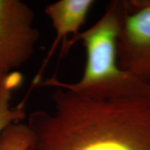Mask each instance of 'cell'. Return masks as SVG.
<instances>
[{
    "label": "cell",
    "instance_id": "obj_2",
    "mask_svg": "<svg viewBox=\"0 0 150 150\" xmlns=\"http://www.w3.org/2000/svg\"><path fill=\"white\" fill-rule=\"evenodd\" d=\"M125 13V1H111L92 27L69 39L62 47L60 58L77 42H81L85 48L86 65L79 80L70 83L51 78L39 84L62 87L94 99L150 95V85L123 70L118 64V39Z\"/></svg>",
    "mask_w": 150,
    "mask_h": 150
},
{
    "label": "cell",
    "instance_id": "obj_6",
    "mask_svg": "<svg viewBox=\"0 0 150 150\" xmlns=\"http://www.w3.org/2000/svg\"><path fill=\"white\" fill-rule=\"evenodd\" d=\"M23 75L13 71L0 79V135L4 129L12 123L21 122L25 118L24 106L28 93L18 106L10 107L13 92L21 85Z\"/></svg>",
    "mask_w": 150,
    "mask_h": 150
},
{
    "label": "cell",
    "instance_id": "obj_3",
    "mask_svg": "<svg viewBox=\"0 0 150 150\" xmlns=\"http://www.w3.org/2000/svg\"><path fill=\"white\" fill-rule=\"evenodd\" d=\"M34 13L20 0H0V79L32 57L39 33Z\"/></svg>",
    "mask_w": 150,
    "mask_h": 150
},
{
    "label": "cell",
    "instance_id": "obj_7",
    "mask_svg": "<svg viewBox=\"0 0 150 150\" xmlns=\"http://www.w3.org/2000/svg\"><path fill=\"white\" fill-rule=\"evenodd\" d=\"M32 140V131L28 124L12 123L0 135V150H29Z\"/></svg>",
    "mask_w": 150,
    "mask_h": 150
},
{
    "label": "cell",
    "instance_id": "obj_4",
    "mask_svg": "<svg viewBox=\"0 0 150 150\" xmlns=\"http://www.w3.org/2000/svg\"><path fill=\"white\" fill-rule=\"evenodd\" d=\"M118 39L120 68L150 85V0L125 1Z\"/></svg>",
    "mask_w": 150,
    "mask_h": 150
},
{
    "label": "cell",
    "instance_id": "obj_1",
    "mask_svg": "<svg viewBox=\"0 0 150 150\" xmlns=\"http://www.w3.org/2000/svg\"><path fill=\"white\" fill-rule=\"evenodd\" d=\"M52 88L51 108L28 118L29 150H150V95L94 99Z\"/></svg>",
    "mask_w": 150,
    "mask_h": 150
},
{
    "label": "cell",
    "instance_id": "obj_5",
    "mask_svg": "<svg viewBox=\"0 0 150 150\" xmlns=\"http://www.w3.org/2000/svg\"><path fill=\"white\" fill-rule=\"evenodd\" d=\"M94 4L95 1L93 0H59L45 8V14L51 20L56 36L42 67L33 79L32 88L39 84L43 71L59 43L63 41V46H64L69 35L74 38L79 33V28L85 23L87 16Z\"/></svg>",
    "mask_w": 150,
    "mask_h": 150
}]
</instances>
